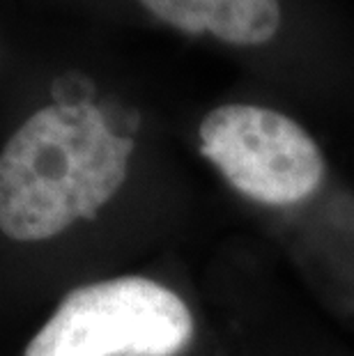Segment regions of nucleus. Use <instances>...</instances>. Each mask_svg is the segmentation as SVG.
Segmentation results:
<instances>
[{"label": "nucleus", "mask_w": 354, "mask_h": 356, "mask_svg": "<svg viewBox=\"0 0 354 356\" xmlns=\"http://www.w3.org/2000/svg\"><path fill=\"white\" fill-rule=\"evenodd\" d=\"M138 124L92 90L30 115L0 152V232L44 241L99 216L129 179Z\"/></svg>", "instance_id": "obj_1"}, {"label": "nucleus", "mask_w": 354, "mask_h": 356, "mask_svg": "<svg viewBox=\"0 0 354 356\" xmlns=\"http://www.w3.org/2000/svg\"><path fill=\"white\" fill-rule=\"evenodd\" d=\"M168 30L318 102L354 99V21L341 0H129Z\"/></svg>", "instance_id": "obj_2"}, {"label": "nucleus", "mask_w": 354, "mask_h": 356, "mask_svg": "<svg viewBox=\"0 0 354 356\" xmlns=\"http://www.w3.org/2000/svg\"><path fill=\"white\" fill-rule=\"evenodd\" d=\"M195 143L225 184L260 207H299L329 179V159L315 134L262 97L214 104L195 127Z\"/></svg>", "instance_id": "obj_3"}, {"label": "nucleus", "mask_w": 354, "mask_h": 356, "mask_svg": "<svg viewBox=\"0 0 354 356\" xmlns=\"http://www.w3.org/2000/svg\"><path fill=\"white\" fill-rule=\"evenodd\" d=\"M193 331L177 292L145 276H120L72 290L26 356H179Z\"/></svg>", "instance_id": "obj_4"}]
</instances>
